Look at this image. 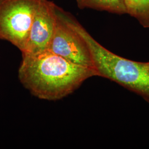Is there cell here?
I'll list each match as a JSON object with an SVG mask.
<instances>
[{"instance_id":"cell-1","label":"cell","mask_w":149,"mask_h":149,"mask_svg":"<svg viewBox=\"0 0 149 149\" xmlns=\"http://www.w3.org/2000/svg\"><path fill=\"white\" fill-rule=\"evenodd\" d=\"M93 76H98L94 69L74 64L49 50L22 54L18 70L23 86L33 96L48 101L69 95Z\"/></svg>"},{"instance_id":"cell-2","label":"cell","mask_w":149,"mask_h":149,"mask_svg":"<svg viewBox=\"0 0 149 149\" xmlns=\"http://www.w3.org/2000/svg\"><path fill=\"white\" fill-rule=\"evenodd\" d=\"M56 12L59 17L85 41L98 76L117 83L149 102L148 62L134 61L112 53L97 42L69 13L58 7Z\"/></svg>"},{"instance_id":"cell-3","label":"cell","mask_w":149,"mask_h":149,"mask_svg":"<svg viewBox=\"0 0 149 149\" xmlns=\"http://www.w3.org/2000/svg\"><path fill=\"white\" fill-rule=\"evenodd\" d=\"M42 0H0V39L25 51L35 13Z\"/></svg>"},{"instance_id":"cell-4","label":"cell","mask_w":149,"mask_h":149,"mask_svg":"<svg viewBox=\"0 0 149 149\" xmlns=\"http://www.w3.org/2000/svg\"><path fill=\"white\" fill-rule=\"evenodd\" d=\"M57 16L55 31L48 50L74 64L94 69L85 41L58 13Z\"/></svg>"},{"instance_id":"cell-5","label":"cell","mask_w":149,"mask_h":149,"mask_svg":"<svg viewBox=\"0 0 149 149\" xmlns=\"http://www.w3.org/2000/svg\"><path fill=\"white\" fill-rule=\"evenodd\" d=\"M56 6L42 0L35 13L25 51L22 54L34 55L48 50L58 21Z\"/></svg>"},{"instance_id":"cell-6","label":"cell","mask_w":149,"mask_h":149,"mask_svg":"<svg viewBox=\"0 0 149 149\" xmlns=\"http://www.w3.org/2000/svg\"><path fill=\"white\" fill-rule=\"evenodd\" d=\"M81 9L86 8L117 14H127L125 0H76Z\"/></svg>"},{"instance_id":"cell-7","label":"cell","mask_w":149,"mask_h":149,"mask_svg":"<svg viewBox=\"0 0 149 149\" xmlns=\"http://www.w3.org/2000/svg\"><path fill=\"white\" fill-rule=\"evenodd\" d=\"M127 14L145 28H149V0H125Z\"/></svg>"},{"instance_id":"cell-8","label":"cell","mask_w":149,"mask_h":149,"mask_svg":"<svg viewBox=\"0 0 149 149\" xmlns=\"http://www.w3.org/2000/svg\"><path fill=\"white\" fill-rule=\"evenodd\" d=\"M148 64H149V62H148Z\"/></svg>"}]
</instances>
